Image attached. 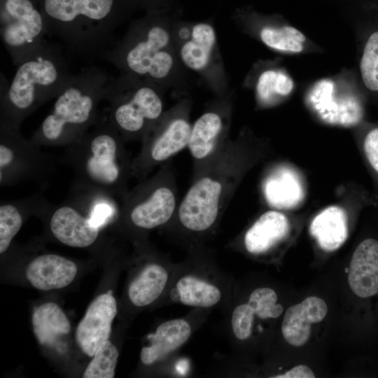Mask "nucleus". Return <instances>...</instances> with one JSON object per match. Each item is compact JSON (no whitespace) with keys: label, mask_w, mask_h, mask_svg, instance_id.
I'll return each instance as SVG.
<instances>
[{"label":"nucleus","mask_w":378,"mask_h":378,"mask_svg":"<svg viewBox=\"0 0 378 378\" xmlns=\"http://www.w3.org/2000/svg\"><path fill=\"white\" fill-rule=\"evenodd\" d=\"M66 50L86 59H103L115 46L113 33L136 6L132 0H35Z\"/></svg>","instance_id":"nucleus-1"},{"label":"nucleus","mask_w":378,"mask_h":378,"mask_svg":"<svg viewBox=\"0 0 378 378\" xmlns=\"http://www.w3.org/2000/svg\"><path fill=\"white\" fill-rule=\"evenodd\" d=\"M136 6L146 8L148 12L161 10L167 0H132Z\"/></svg>","instance_id":"nucleus-36"},{"label":"nucleus","mask_w":378,"mask_h":378,"mask_svg":"<svg viewBox=\"0 0 378 378\" xmlns=\"http://www.w3.org/2000/svg\"><path fill=\"white\" fill-rule=\"evenodd\" d=\"M309 232L323 250H337L348 237L345 210L339 206L326 208L314 217L310 224Z\"/></svg>","instance_id":"nucleus-20"},{"label":"nucleus","mask_w":378,"mask_h":378,"mask_svg":"<svg viewBox=\"0 0 378 378\" xmlns=\"http://www.w3.org/2000/svg\"><path fill=\"white\" fill-rule=\"evenodd\" d=\"M216 42V31L210 24H195L191 29L190 38L180 49L182 62L192 70L204 69L209 63Z\"/></svg>","instance_id":"nucleus-24"},{"label":"nucleus","mask_w":378,"mask_h":378,"mask_svg":"<svg viewBox=\"0 0 378 378\" xmlns=\"http://www.w3.org/2000/svg\"><path fill=\"white\" fill-rule=\"evenodd\" d=\"M111 78L94 66L73 74L29 140L39 147L68 146L78 140L102 118L99 105Z\"/></svg>","instance_id":"nucleus-3"},{"label":"nucleus","mask_w":378,"mask_h":378,"mask_svg":"<svg viewBox=\"0 0 378 378\" xmlns=\"http://www.w3.org/2000/svg\"><path fill=\"white\" fill-rule=\"evenodd\" d=\"M260 38L268 47L286 52H300L303 50L305 36L298 29L284 26L279 28L265 27L260 31Z\"/></svg>","instance_id":"nucleus-29"},{"label":"nucleus","mask_w":378,"mask_h":378,"mask_svg":"<svg viewBox=\"0 0 378 378\" xmlns=\"http://www.w3.org/2000/svg\"><path fill=\"white\" fill-rule=\"evenodd\" d=\"M328 313L324 300L316 296L306 298L302 302L289 307L284 315L281 332L292 346L306 344L311 335V324L321 322Z\"/></svg>","instance_id":"nucleus-15"},{"label":"nucleus","mask_w":378,"mask_h":378,"mask_svg":"<svg viewBox=\"0 0 378 378\" xmlns=\"http://www.w3.org/2000/svg\"><path fill=\"white\" fill-rule=\"evenodd\" d=\"M16 66L10 82L1 76L0 124L20 130L28 116L57 97L73 74L61 46L46 41Z\"/></svg>","instance_id":"nucleus-2"},{"label":"nucleus","mask_w":378,"mask_h":378,"mask_svg":"<svg viewBox=\"0 0 378 378\" xmlns=\"http://www.w3.org/2000/svg\"><path fill=\"white\" fill-rule=\"evenodd\" d=\"M190 335V326L183 318L172 319L162 323L154 333L148 336L150 345L142 348L141 362L148 365L160 360L183 345Z\"/></svg>","instance_id":"nucleus-17"},{"label":"nucleus","mask_w":378,"mask_h":378,"mask_svg":"<svg viewBox=\"0 0 378 378\" xmlns=\"http://www.w3.org/2000/svg\"><path fill=\"white\" fill-rule=\"evenodd\" d=\"M40 148L19 130L0 124L1 187L27 181L46 185L55 171V159Z\"/></svg>","instance_id":"nucleus-8"},{"label":"nucleus","mask_w":378,"mask_h":378,"mask_svg":"<svg viewBox=\"0 0 378 378\" xmlns=\"http://www.w3.org/2000/svg\"><path fill=\"white\" fill-rule=\"evenodd\" d=\"M31 323L38 342L47 346H55L59 338L71 330L69 318L55 302H46L37 307L33 312Z\"/></svg>","instance_id":"nucleus-23"},{"label":"nucleus","mask_w":378,"mask_h":378,"mask_svg":"<svg viewBox=\"0 0 378 378\" xmlns=\"http://www.w3.org/2000/svg\"><path fill=\"white\" fill-rule=\"evenodd\" d=\"M161 12H148L134 22L123 41L103 59L154 84L165 80L174 66V58L169 50L171 36Z\"/></svg>","instance_id":"nucleus-5"},{"label":"nucleus","mask_w":378,"mask_h":378,"mask_svg":"<svg viewBox=\"0 0 378 378\" xmlns=\"http://www.w3.org/2000/svg\"><path fill=\"white\" fill-rule=\"evenodd\" d=\"M363 81L370 90L378 91V31L369 37L360 60Z\"/></svg>","instance_id":"nucleus-31"},{"label":"nucleus","mask_w":378,"mask_h":378,"mask_svg":"<svg viewBox=\"0 0 378 378\" xmlns=\"http://www.w3.org/2000/svg\"><path fill=\"white\" fill-rule=\"evenodd\" d=\"M116 314V300L110 291L90 303L76 330V342L85 354L92 357L99 346L108 340Z\"/></svg>","instance_id":"nucleus-11"},{"label":"nucleus","mask_w":378,"mask_h":378,"mask_svg":"<svg viewBox=\"0 0 378 378\" xmlns=\"http://www.w3.org/2000/svg\"><path fill=\"white\" fill-rule=\"evenodd\" d=\"M265 194L269 203L276 208L295 207L304 197L301 178L290 167L279 168L265 182Z\"/></svg>","instance_id":"nucleus-22"},{"label":"nucleus","mask_w":378,"mask_h":378,"mask_svg":"<svg viewBox=\"0 0 378 378\" xmlns=\"http://www.w3.org/2000/svg\"><path fill=\"white\" fill-rule=\"evenodd\" d=\"M174 302L195 307H211L221 298L218 287L195 276L181 277L171 292Z\"/></svg>","instance_id":"nucleus-26"},{"label":"nucleus","mask_w":378,"mask_h":378,"mask_svg":"<svg viewBox=\"0 0 378 378\" xmlns=\"http://www.w3.org/2000/svg\"><path fill=\"white\" fill-rule=\"evenodd\" d=\"M293 88V80L285 73L267 70L258 78L256 92L262 104H270L288 96Z\"/></svg>","instance_id":"nucleus-28"},{"label":"nucleus","mask_w":378,"mask_h":378,"mask_svg":"<svg viewBox=\"0 0 378 378\" xmlns=\"http://www.w3.org/2000/svg\"><path fill=\"white\" fill-rule=\"evenodd\" d=\"M364 152L370 165L378 173V128L372 130L366 135Z\"/></svg>","instance_id":"nucleus-34"},{"label":"nucleus","mask_w":378,"mask_h":378,"mask_svg":"<svg viewBox=\"0 0 378 378\" xmlns=\"http://www.w3.org/2000/svg\"><path fill=\"white\" fill-rule=\"evenodd\" d=\"M63 161L74 174L73 188L114 200L123 195L127 162L119 132L103 117L66 146Z\"/></svg>","instance_id":"nucleus-4"},{"label":"nucleus","mask_w":378,"mask_h":378,"mask_svg":"<svg viewBox=\"0 0 378 378\" xmlns=\"http://www.w3.org/2000/svg\"><path fill=\"white\" fill-rule=\"evenodd\" d=\"M48 33L35 0H0V35L15 66L35 51Z\"/></svg>","instance_id":"nucleus-9"},{"label":"nucleus","mask_w":378,"mask_h":378,"mask_svg":"<svg viewBox=\"0 0 378 378\" xmlns=\"http://www.w3.org/2000/svg\"><path fill=\"white\" fill-rule=\"evenodd\" d=\"M308 97L312 111L325 122L350 127L358 124L363 118L360 102L352 96H337L331 82L323 80L315 86Z\"/></svg>","instance_id":"nucleus-12"},{"label":"nucleus","mask_w":378,"mask_h":378,"mask_svg":"<svg viewBox=\"0 0 378 378\" xmlns=\"http://www.w3.org/2000/svg\"><path fill=\"white\" fill-rule=\"evenodd\" d=\"M221 184L204 177L196 182L183 200L178 216L182 225L188 230L201 232L209 228L216 220Z\"/></svg>","instance_id":"nucleus-10"},{"label":"nucleus","mask_w":378,"mask_h":378,"mask_svg":"<svg viewBox=\"0 0 378 378\" xmlns=\"http://www.w3.org/2000/svg\"><path fill=\"white\" fill-rule=\"evenodd\" d=\"M348 282L360 298L378 293V241L366 239L356 247L350 262Z\"/></svg>","instance_id":"nucleus-16"},{"label":"nucleus","mask_w":378,"mask_h":378,"mask_svg":"<svg viewBox=\"0 0 378 378\" xmlns=\"http://www.w3.org/2000/svg\"><path fill=\"white\" fill-rule=\"evenodd\" d=\"M289 229V222L284 214L276 211H267L246 232V248L253 254L264 253L284 239Z\"/></svg>","instance_id":"nucleus-18"},{"label":"nucleus","mask_w":378,"mask_h":378,"mask_svg":"<svg viewBox=\"0 0 378 378\" xmlns=\"http://www.w3.org/2000/svg\"><path fill=\"white\" fill-rule=\"evenodd\" d=\"M192 127L184 119L172 121L166 129L148 145L141 164L149 165L166 160L188 145Z\"/></svg>","instance_id":"nucleus-21"},{"label":"nucleus","mask_w":378,"mask_h":378,"mask_svg":"<svg viewBox=\"0 0 378 378\" xmlns=\"http://www.w3.org/2000/svg\"><path fill=\"white\" fill-rule=\"evenodd\" d=\"M167 280L168 273L162 265H146L130 285L128 296L131 302L136 307L151 304L161 295Z\"/></svg>","instance_id":"nucleus-25"},{"label":"nucleus","mask_w":378,"mask_h":378,"mask_svg":"<svg viewBox=\"0 0 378 378\" xmlns=\"http://www.w3.org/2000/svg\"><path fill=\"white\" fill-rule=\"evenodd\" d=\"M222 126L221 118L214 112L206 113L195 121L188 142L195 158L203 159L212 151Z\"/></svg>","instance_id":"nucleus-27"},{"label":"nucleus","mask_w":378,"mask_h":378,"mask_svg":"<svg viewBox=\"0 0 378 378\" xmlns=\"http://www.w3.org/2000/svg\"><path fill=\"white\" fill-rule=\"evenodd\" d=\"M76 264L59 255L43 254L27 265L25 275L29 282L41 290H50L69 285L77 274Z\"/></svg>","instance_id":"nucleus-14"},{"label":"nucleus","mask_w":378,"mask_h":378,"mask_svg":"<svg viewBox=\"0 0 378 378\" xmlns=\"http://www.w3.org/2000/svg\"><path fill=\"white\" fill-rule=\"evenodd\" d=\"M277 295L275 291L270 288H258L255 289L248 298V304L254 313L260 318H275L283 312V307L277 304Z\"/></svg>","instance_id":"nucleus-32"},{"label":"nucleus","mask_w":378,"mask_h":378,"mask_svg":"<svg viewBox=\"0 0 378 378\" xmlns=\"http://www.w3.org/2000/svg\"><path fill=\"white\" fill-rule=\"evenodd\" d=\"M254 312L251 306L241 304L232 314V328L235 337L239 340H247L251 335Z\"/></svg>","instance_id":"nucleus-33"},{"label":"nucleus","mask_w":378,"mask_h":378,"mask_svg":"<svg viewBox=\"0 0 378 378\" xmlns=\"http://www.w3.org/2000/svg\"><path fill=\"white\" fill-rule=\"evenodd\" d=\"M144 197L130 199L125 214L136 227L150 230L167 223L176 206L175 197L167 187L153 188Z\"/></svg>","instance_id":"nucleus-13"},{"label":"nucleus","mask_w":378,"mask_h":378,"mask_svg":"<svg viewBox=\"0 0 378 378\" xmlns=\"http://www.w3.org/2000/svg\"><path fill=\"white\" fill-rule=\"evenodd\" d=\"M39 214H46L52 235L74 248L93 245L102 229L116 215L113 199L72 188L71 195L59 204L48 201Z\"/></svg>","instance_id":"nucleus-6"},{"label":"nucleus","mask_w":378,"mask_h":378,"mask_svg":"<svg viewBox=\"0 0 378 378\" xmlns=\"http://www.w3.org/2000/svg\"><path fill=\"white\" fill-rule=\"evenodd\" d=\"M275 378H314L313 371L306 365H298L284 374L274 377Z\"/></svg>","instance_id":"nucleus-35"},{"label":"nucleus","mask_w":378,"mask_h":378,"mask_svg":"<svg viewBox=\"0 0 378 378\" xmlns=\"http://www.w3.org/2000/svg\"><path fill=\"white\" fill-rule=\"evenodd\" d=\"M104 100L109 104L108 120L126 137L144 134L163 110L155 84L127 73L111 78Z\"/></svg>","instance_id":"nucleus-7"},{"label":"nucleus","mask_w":378,"mask_h":378,"mask_svg":"<svg viewBox=\"0 0 378 378\" xmlns=\"http://www.w3.org/2000/svg\"><path fill=\"white\" fill-rule=\"evenodd\" d=\"M118 351L109 340L102 344L87 366L83 378H113L115 377Z\"/></svg>","instance_id":"nucleus-30"},{"label":"nucleus","mask_w":378,"mask_h":378,"mask_svg":"<svg viewBox=\"0 0 378 378\" xmlns=\"http://www.w3.org/2000/svg\"><path fill=\"white\" fill-rule=\"evenodd\" d=\"M47 200L37 193L22 200L4 202L0 205V253H4L21 229L28 214H39Z\"/></svg>","instance_id":"nucleus-19"}]
</instances>
